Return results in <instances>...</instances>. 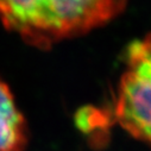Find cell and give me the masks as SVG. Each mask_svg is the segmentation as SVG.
Instances as JSON below:
<instances>
[{
	"mask_svg": "<svg viewBox=\"0 0 151 151\" xmlns=\"http://www.w3.org/2000/svg\"><path fill=\"white\" fill-rule=\"evenodd\" d=\"M111 116L113 124L151 149V33L126 49Z\"/></svg>",
	"mask_w": 151,
	"mask_h": 151,
	"instance_id": "2",
	"label": "cell"
},
{
	"mask_svg": "<svg viewBox=\"0 0 151 151\" xmlns=\"http://www.w3.org/2000/svg\"><path fill=\"white\" fill-rule=\"evenodd\" d=\"M127 0H0V23L29 45L49 50L120 16Z\"/></svg>",
	"mask_w": 151,
	"mask_h": 151,
	"instance_id": "1",
	"label": "cell"
},
{
	"mask_svg": "<svg viewBox=\"0 0 151 151\" xmlns=\"http://www.w3.org/2000/svg\"><path fill=\"white\" fill-rule=\"evenodd\" d=\"M27 142L26 120L9 86L0 80V151H24Z\"/></svg>",
	"mask_w": 151,
	"mask_h": 151,
	"instance_id": "3",
	"label": "cell"
}]
</instances>
